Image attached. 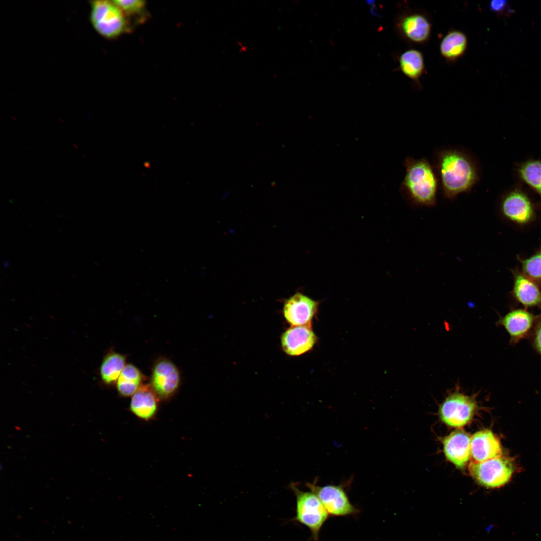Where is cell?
<instances>
[{"label": "cell", "mask_w": 541, "mask_h": 541, "mask_svg": "<svg viewBox=\"0 0 541 541\" xmlns=\"http://www.w3.org/2000/svg\"><path fill=\"white\" fill-rule=\"evenodd\" d=\"M437 171L443 195L449 199L468 191L478 179L473 161L457 149H446L439 153Z\"/></svg>", "instance_id": "6da1fadb"}, {"label": "cell", "mask_w": 541, "mask_h": 541, "mask_svg": "<svg viewBox=\"0 0 541 541\" xmlns=\"http://www.w3.org/2000/svg\"><path fill=\"white\" fill-rule=\"evenodd\" d=\"M406 173L402 188L415 204L431 206L436 201L438 180L429 162L425 159H406Z\"/></svg>", "instance_id": "7a4b0ae2"}, {"label": "cell", "mask_w": 541, "mask_h": 541, "mask_svg": "<svg viewBox=\"0 0 541 541\" xmlns=\"http://www.w3.org/2000/svg\"><path fill=\"white\" fill-rule=\"evenodd\" d=\"M90 5V21L102 37L112 40L131 31L127 17L113 1H91Z\"/></svg>", "instance_id": "3957f363"}, {"label": "cell", "mask_w": 541, "mask_h": 541, "mask_svg": "<svg viewBox=\"0 0 541 541\" xmlns=\"http://www.w3.org/2000/svg\"><path fill=\"white\" fill-rule=\"evenodd\" d=\"M290 487L296 498V515L293 520L307 527L313 539L317 540L321 529L328 518V512L311 490L303 491L296 483H292Z\"/></svg>", "instance_id": "277c9868"}, {"label": "cell", "mask_w": 541, "mask_h": 541, "mask_svg": "<svg viewBox=\"0 0 541 541\" xmlns=\"http://www.w3.org/2000/svg\"><path fill=\"white\" fill-rule=\"evenodd\" d=\"M515 470L513 460L509 457H498L469 465L471 476L480 485L489 488H499L506 484Z\"/></svg>", "instance_id": "5b68a950"}, {"label": "cell", "mask_w": 541, "mask_h": 541, "mask_svg": "<svg viewBox=\"0 0 541 541\" xmlns=\"http://www.w3.org/2000/svg\"><path fill=\"white\" fill-rule=\"evenodd\" d=\"M477 408L475 397L460 392L457 387L442 403L439 414L445 424L451 427L460 428L471 420Z\"/></svg>", "instance_id": "8992f818"}, {"label": "cell", "mask_w": 541, "mask_h": 541, "mask_svg": "<svg viewBox=\"0 0 541 541\" xmlns=\"http://www.w3.org/2000/svg\"><path fill=\"white\" fill-rule=\"evenodd\" d=\"M178 368L171 360L160 358L154 363L149 385L159 399L167 400L176 392L180 385Z\"/></svg>", "instance_id": "52a82bcc"}, {"label": "cell", "mask_w": 541, "mask_h": 541, "mask_svg": "<svg viewBox=\"0 0 541 541\" xmlns=\"http://www.w3.org/2000/svg\"><path fill=\"white\" fill-rule=\"evenodd\" d=\"M307 486L318 496L329 515L344 516L354 515L359 511L350 502L342 485H318L316 481L308 483Z\"/></svg>", "instance_id": "ba28073f"}, {"label": "cell", "mask_w": 541, "mask_h": 541, "mask_svg": "<svg viewBox=\"0 0 541 541\" xmlns=\"http://www.w3.org/2000/svg\"><path fill=\"white\" fill-rule=\"evenodd\" d=\"M319 302L301 293H297L284 303V316L291 326L312 325Z\"/></svg>", "instance_id": "9c48e42d"}, {"label": "cell", "mask_w": 541, "mask_h": 541, "mask_svg": "<svg viewBox=\"0 0 541 541\" xmlns=\"http://www.w3.org/2000/svg\"><path fill=\"white\" fill-rule=\"evenodd\" d=\"M501 211L508 219L519 224H525L533 219L534 210L527 195L519 189H514L503 198Z\"/></svg>", "instance_id": "30bf717a"}, {"label": "cell", "mask_w": 541, "mask_h": 541, "mask_svg": "<svg viewBox=\"0 0 541 541\" xmlns=\"http://www.w3.org/2000/svg\"><path fill=\"white\" fill-rule=\"evenodd\" d=\"M317 341L312 325L291 326L281 336V344L285 353L298 356L311 350Z\"/></svg>", "instance_id": "8fae6325"}, {"label": "cell", "mask_w": 541, "mask_h": 541, "mask_svg": "<svg viewBox=\"0 0 541 541\" xmlns=\"http://www.w3.org/2000/svg\"><path fill=\"white\" fill-rule=\"evenodd\" d=\"M470 436L465 431L456 430L443 440L446 458L457 468L463 469L471 456Z\"/></svg>", "instance_id": "7c38bea8"}, {"label": "cell", "mask_w": 541, "mask_h": 541, "mask_svg": "<svg viewBox=\"0 0 541 541\" xmlns=\"http://www.w3.org/2000/svg\"><path fill=\"white\" fill-rule=\"evenodd\" d=\"M471 457L475 462H483L502 455L500 442L491 430H483L471 437Z\"/></svg>", "instance_id": "4fadbf2b"}, {"label": "cell", "mask_w": 541, "mask_h": 541, "mask_svg": "<svg viewBox=\"0 0 541 541\" xmlns=\"http://www.w3.org/2000/svg\"><path fill=\"white\" fill-rule=\"evenodd\" d=\"M534 318L532 314L525 310L516 309L500 318L497 324L505 328L510 337L511 342L516 343L528 333Z\"/></svg>", "instance_id": "5bb4252c"}, {"label": "cell", "mask_w": 541, "mask_h": 541, "mask_svg": "<svg viewBox=\"0 0 541 541\" xmlns=\"http://www.w3.org/2000/svg\"><path fill=\"white\" fill-rule=\"evenodd\" d=\"M159 398L149 384H143L131 397L129 408L138 418L148 421L156 415Z\"/></svg>", "instance_id": "9a60e30c"}, {"label": "cell", "mask_w": 541, "mask_h": 541, "mask_svg": "<svg viewBox=\"0 0 541 541\" xmlns=\"http://www.w3.org/2000/svg\"><path fill=\"white\" fill-rule=\"evenodd\" d=\"M513 295L524 307L541 305V291L533 281L524 274L519 273L515 274Z\"/></svg>", "instance_id": "2e32d148"}, {"label": "cell", "mask_w": 541, "mask_h": 541, "mask_svg": "<svg viewBox=\"0 0 541 541\" xmlns=\"http://www.w3.org/2000/svg\"><path fill=\"white\" fill-rule=\"evenodd\" d=\"M145 378L135 365L126 364L116 383L118 393L121 397H132L143 385Z\"/></svg>", "instance_id": "e0dca14e"}, {"label": "cell", "mask_w": 541, "mask_h": 541, "mask_svg": "<svg viewBox=\"0 0 541 541\" xmlns=\"http://www.w3.org/2000/svg\"><path fill=\"white\" fill-rule=\"evenodd\" d=\"M126 356L111 349L104 357L100 368L101 380L107 385L115 384L126 364Z\"/></svg>", "instance_id": "ac0fdd59"}, {"label": "cell", "mask_w": 541, "mask_h": 541, "mask_svg": "<svg viewBox=\"0 0 541 541\" xmlns=\"http://www.w3.org/2000/svg\"><path fill=\"white\" fill-rule=\"evenodd\" d=\"M401 28L405 35L415 43H423L430 35L431 25L428 20L420 14H413L402 21Z\"/></svg>", "instance_id": "d6986e66"}, {"label": "cell", "mask_w": 541, "mask_h": 541, "mask_svg": "<svg viewBox=\"0 0 541 541\" xmlns=\"http://www.w3.org/2000/svg\"><path fill=\"white\" fill-rule=\"evenodd\" d=\"M467 44V38L464 33L458 31L450 32L441 42V54L446 59L456 60L464 54Z\"/></svg>", "instance_id": "ffe728a7"}, {"label": "cell", "mask_w": 541, "mask_h": 541, "mask_svg": "<svg viewBox=\"0 0 541 541\" xmlns=\"http://www.w3.org/2000/svg\"><path fill=\"white\" fill-rule=\"evenodd\" d=\"M521 179L532 189L541 198V161L529 160L522 163L518 169Z\"/></svg>", "instance_id": "44dd1931"}, {"label": "cell", "mask_w": 541, "mask_h": 541, "mask_svg": "<svg viewBox=\"0 0 541 541\" xmlns=\"http://www.w3.org/2000/svg\"><path fill=\"white\" fill-rule=\"evenodd\" d=\"M400 64L403 73L413 80L419 78L424 70L422 55L416 50L404 52L400 57Z\"/></svg>", "instance_id": "7402d4cb"}, {"label": "cell", "mask_w": 541, "mask_h": 541, "mask_svg": "<svg viewBox=\"0 0 541 541\" xmlns=\"http://www.w3.org/2000/svg\"><path fill=\"white\" fill-rule=\"evenodd\" d=\"M520 261L524 275L530 279L541 280V250Z\"/></svg>", "instance_id": "603a6c76"}, {"label": "cell", "mask_w": 541, "mask_h": 541, "mask_svg": "<svg viewBox=\"0 0 541 541\" xmlns=\"http://www.w3.org/2000/svg\"><path fill=\"white\" fill-rule=\"evenodd\" d=\"M114 3L128 17L139 15L144 12L146 3L142 0H115Z\"/></svg>", "instance_id": "cb8c5ba5"}, {"label": "cell", "mask_w": 541, "mask_h": 541, "mask_svg": "<svg viewBox=\"0 0 541 541\" xmlns=\"http://www.w3.org/2000/svg\"><path fill=\"white\" fill-rule=\"evenodd\" d=\"M533 345L537 352L541 354V321L537 324L534 330Z\"/></svg>", "instance_id": "d4e9b609"}, {"label": "cell", "mask_w": 541, "mask_h": 541, "mask_svg": "<svg viewBox=\"0 0 541 541\" xmlns=\"http://www.w3.org/2000/svg\"><path fill=\"white\" fill-rule=\"evenodd\" d=\"M507 2L505 0H493L489 5L490 9L494 12H501L506 7Z\"/></svg>", "instance_id": "484cf974"}]
</instances>
